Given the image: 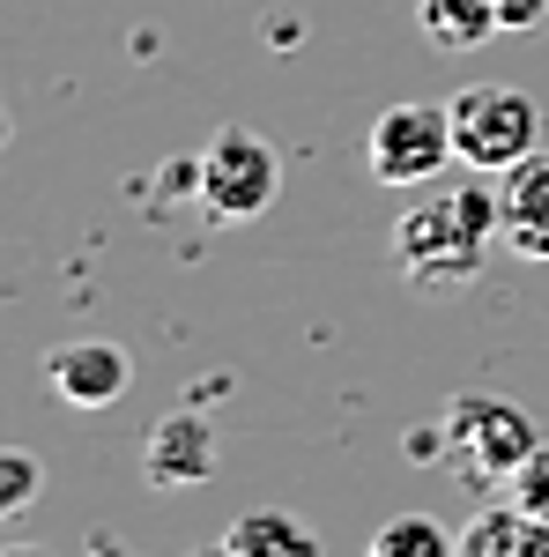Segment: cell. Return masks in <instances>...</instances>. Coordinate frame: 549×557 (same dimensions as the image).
<instances>
[{"instance_id":"8992f818","label":"cell","mask_w":549,"mask_h":557,"mask_svg":"<svg viewBox=\"0 0 549 557\" xmlns=\"http://www.w3.org/2000/svg\"><path fill=\"white\" fill-rule=\"evenodd\" d=\"M215 475V431L201 409H171L141 438V483L149 491H201Z\"/></svg>"},{"instance_id":"5b68a950","label":"cell","mask_w":549,"mask_h":557,"mask_svg":"<svg viewBox=\"0 0 549 557\" xmlns=\"http://www.w3.org/2000/svg\"><path fill=\"white\" fill-rule=\"evenodd\" d=\"M364 164H372L379 186H431L446 164H461L453 157V112L423 104V97L386 104L379 120H372V134H364Z\"/></svg>"},{"instance_id":"8fae6325","label":"cell","mask_w":549,"mask_h":557,"mask_svg":"<svg viewBox=\"0 0 549 557\" xmlns=\"http://www.w3.org/2000/svg\"><path fill=\"white\" fill-rule=\"evenodd\" d=\"M364 557H461V535H446L431 513H394L372 528V550Z\"/></svg>"},{"instance_id":"9a60e30c","label":"cell","mask_w":549,"mask_h":557,"mask_svg":"<svg viewBox=\"0 0 549 557\" xmlns=\"http://www.w3.org/2000/svg\"><path fill=\"white\" fill-rule=\"evenodd\" d=\"M401 454H409L416 469H431V461H446V454H453V446H446V424H438V431H431V424H416L409 438H401Z\"/></svg>"},{"instance_id":"7a4b0ae2","label":"cell","mask_w":549,"mask_h":557,"mask_svg":"<svg viewBox=\"0 0 549 557\" xmlns=\"http://www.w3.org/2000/svg\"><path fill=\"white\" fill-rule=\"evenodd\" d=\"M446 112H453V157L467 172L506 178L520 157L542 149V112H535L527 89H512V83H467L446 97Z\"/></svg>"},{"instance_id":"6da1fadb","label":"cell","mask_w":549,"mask_h":557,"mask_svg":"<svg viewBox=\"0 0 549 557\" xmlns=\"http://www.w3.org/2000/svg\"><path fill=\"white\" fill-rule=\"evenodd\" d=\"M483 238L490 231L475 223L461 186H446V194H423L416 209L394 223V260L416 290H461V283L483 275Z\"/></svg>"},{"instance_id":"52a82bcc","label":"cell","mask_w":549,"mask_h":557,"mask_svg":"<svg viewBox=\"0 0 549 557\" xmlns=\"http://www.w3.org/2000/svg\"><path fill=\"white\" fill-rule=\"evenodd\" d=\"M45 386L67 409H120L134 386V357L120 343H60L45 357Z\"/></svg>"},{"instance_id":"e0dca14e","label":"cell","mask_w":549,"mask_h":557,"mask_svg":"<svg viewBox=\"0 0 549 557\" xmlns=\"http://www.w3.org/2000/svg\"><path fill=\"white\" fill-rule=\"evenodd\" d=\"M527 557H549V520L527 513Z\"/></svg>"},{"instance_id":"4fadbf2b","label":"cell","mask_w":549,"mask_h":557,"mask_svg":"<svg viewBox=\"0 0 549 557\" xmlns=\"http://www.w3.org/2000/svg\"><path fill=\"white\" fill-rule=\"evenodd\" d=\"M38 483H45L38 454H30V446H8V454H0V520H23V513H30Z\"/></svg>"},{"instance_id":"ac0fdd59","label":"cell","mask_w":549,"mask_h":557,"mask_svg":"<svg viewBox=\"0 0 549 557\" xmlns=\"http://www.w3.org/2000/svg\"><path fill=\"white\" fill-rule=\"evenodd\" d=\"M0 557H45V550H30V543H15V550H0Z\"/></svg>"},{"instance_id":"5bb4252c","label":"cell","mask_w":549,"mask_h":557,"mask_svg":"<svg viewBox=\"0 0 549 557\" xmlns=\"http://www.w3.org/2000/svg\"><path fill=\"white\" fill-rule=\"evenodd\" d=\"M512 506H520V513H535V520H549V438L527 454V469L512 475Z\"/></svg>"},{"instance_id":"277c9868","label":"cell","mask_w":549,"mask_h":557,"mask_svg":"<svg viewBox=\"0 0 549 557\" xmlns=\"http://www.w3.org/2000/svg\"><path fill=\"white\" fill-rule=\"evenodd\" d=\"M446 446L461 454L467 475H483V483H512V475L527 469V454L542 446V431H535V417L520 409V401H506V394H453L446 401Z\"/></svg>"},{"instance_id":"7c38bea8","label":"cell","mask_w":549,"mask_h":557,"mask_svg":"<svg viewBox=\"0 0 549 557\" xmlns=\"http://www.w3.org/2000/svg\"><path fill=\"white\" fill-rule=\"evenodd\" d=\"M461 557H527V513L520 506H490L461 528Z\"/></svg>"},{"instance_id":"9c48e42d","label":"cell","mask_w":549,"mask_h":557,"mask_svg":"<svg viewBox=\"0 0 549 557\" xmlns=\"http://www.w3.org/2000/svg\"><path fill=\"white\" fill-rule=\"evenodd\" d=\"M223 557H320V535L283 506H253L223 528Z\"/></svg>"},{"instance_id":"2e32d148","label":"cell","mask_w":549,"mask_h":557,"mask_svg":"<svg viewBox=\"0 0 549 557\" xmlns=\"http://www.w3.org/2000/svg\"><path fill=\"white\" fill-rule=\"evenodd\" d=\"M542 15H549V0H498V23L506 30H535Z\"/></svg>"},{"instance_id":"3957f363","label":"cell","mask_w":549,"mask_h":557,"mask_svg":"<svg viewBox=\"0 0 549 557\" xmlns=\"http://www.w3.org/2000/svg\"><path fill=\"white\" fill-rule=\"evenodd\" d=\"M275 194H283V157H275L267 134L223 127L201 149V209H209V223H223V231L260 223V215L275 209Z\"/></svg>"},{"instance_id":"30bf717a","label":"cell","mask_w":549,"mask_h":557,"mask_svg":"<svg viewBox=\"0 0 549 557\" xmlns=\"http://www.w3.org/2000/svg\"><path fill=\"white\" fill-rule=\"evenodd\" d=\"M416 30L438 45V52H475V45L506 38L498 0H416Z\"/></svg>"},{"instance_id":"ba28073f","label":"cell","mask_w":549,"mask_h":557,"mask_svg":"<svg viewBox=\"0 0 549 557\" xmlns=\"http://www.w3.org/2000/svg\"><path fill=\"white\" fill-rule=\"evenodd\" d=\"M498 186H506V246L520 260H549V149L520 157Z\"/></svg>"}]
</instances>
